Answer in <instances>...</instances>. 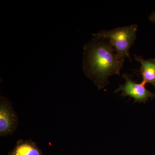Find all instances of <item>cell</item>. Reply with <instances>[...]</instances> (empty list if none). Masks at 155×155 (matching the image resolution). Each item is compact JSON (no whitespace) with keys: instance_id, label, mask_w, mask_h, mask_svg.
Here are the masks:
<instances>
[{"instance_id":"cell-5","label":"cell","mask_w":155,"mask_h":155,"mask_svg":"<svg viewBox=\"0 0 155 155\" xmlns=\"http://www.w3.org/2000/svg\"><path fill=\"white\" fill-rule=\"evenodd\" d=\"M134 58L141 64L137 72H140L142 78V82L146 84L150 83L155 87V58L145 60L141 56L134 55Z\"/></svg>"},{"instance_id":"cell-6","label":"cell","mask_w":155,"mask_h":155,"mask_svg":"<svg viewBox=\"0 0 155 155\" xmlns=\"http://www.w3.org/2000/svg\"><path fill=\"white\" fill-rule=\"evenodd\" d=\"M9 155H43L35 142L31 140H19Z\"/></svg>"},{"instance_id":"cell-2","label":"cell","mask_w":155,"mask_h":155,"mask_svg":"<svg viewBox=\"0 0 155 155\" xmlns=\"http://www.w3.org/2000/svg\"><path fill=\"white\" fill-rule=\"evenodd\" d=\"M137 27L133 24L113 30H102L93 35L108 40L119 59L125 61V58H127L131 60L129 50L136 39Z\"/></svg>"},{"instance_id":"cell-3","label":"cell","mask_w":155,"mask_h":155,"mask_svg":"<svg viewBox=\"0 0 155 155\" xmlns=\"http://www.w3.org/2000/svg\"><path fill=\"white\" fill-rule=\"evenodd\" d=\"M19 124L18 115L11 102L7 98H0V136L12 135Z\"/></svg>"},{"instance_id":"cell-4","label":"cell","mask_w":155,"mask_h":155,"mask_svg":"<svg viewBox=\"0 0 155 155\" xmlns=\"http://www.w3.org/2000/svg\"><path fill=\"white\" fill-rule=\"evenodd\" d=\"M122 77L125 79L124 84H121L115 92L122 91L121 96H129L133 98L134 103H146L149 98L155 97V94L148 90L145 87L146 84L141 82L137 83L132 80L127 74H123Z\"/></svg>"},{"instance_id":"cell-1","label":"cell","mask_w":155,"mask_h":155,"mask_svg":"<svg viewBox=\"0 0 155 155\" xmlns=\"http://www.w3.org/2000/svg\"><path fill=\"white\" fill-rule=\"evenodd\" d=\"M93 35L84 48L83 70L98 88L102 89L109 83V76L120 75L125 61L119 59L108 40Z\"/></svg>"},{"instance_id":"cell-7","label":"cell","mask_w":155,"mask_h":155,"mask_svg":"<svg viewBox=\"0 0 155 155\" xmlns=\"http://www.w3.org/2000/svg\"><path fill=\"white\" fill-rule=\"evenodd\" d=\"M150 20L151 22H155V12L151 14L150 17Z\"/></svg>"}]
</instances>
